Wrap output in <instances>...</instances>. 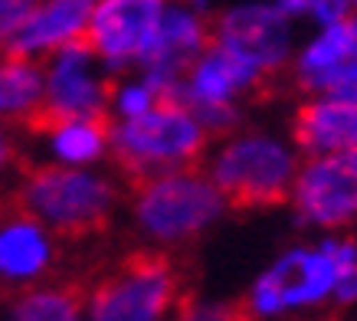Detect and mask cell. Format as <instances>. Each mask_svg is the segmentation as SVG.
<instances>
[{
	"mask_svg": "<svg viewBox=\"0 0 357 321\" xmlns=\"http://www.w3.org/2000/svg\"><path fill=\"white\" fill-rule=\"evenodd\" d=\"M357 266L354 233H321L295 239L249 278L239 299L246 321H302L335 308L351 269Z\"/></svg>",
	"mask_w": 357,
	"mask_h": 321,
	"instance_id": "cell-1",
	"label": "cell"
},
{
	"mask_svg": "<svg viewBox=\"0 0 357 321\" xmlns=\"http://www.w3.org/2000/svg\"><path fill=\"white\" fill-rule=\"evenodd\" d=\"M229 210V197L210 181L204 167H184L128 184V216L144 249L174 253L190 246L217 230Z\"/></svg>",
	"mask_w": 357,
	"mask_h": 321,
	"instance_id": "cell-2",
	"label": "cell"
},
{
	"mask_svg": "<svg viewBox=\"0 0 357 321\" xmlns=\"http://www.w3.org/2000/svg\"><path fill=\"white\" fill-rule=\"evenodd\" d=\"M298 164L302 151L295 148L289 131L243 121L236 131L210 141L200 167L227 193L233 207L269 210L285 207Z\"/></svg>",
	"mask_w": 357,
	"mask_h": 321,
	"instance_id": "cell-3",
	"label": "cell"
},
{
	"mask_svg": "<svg viewBox=\"0 0 357 321\" xmlns=\"http://www.w3.org/2000/svg\"><path fill=\"white\" fill-rule=\"evenodd\" d=\"M20 204L59 239H86L112 223L121 200V181L96 167L30 164L20 160Z\"/></svg>",
	"mask_w": 357,
	"mask_h": 321,
	"instance_id": "cell-4",
	"label": "cell"
},
{
	"mask_svg": "<svg viewBox=\"0 0 357 321\" xmlns=\"http://www.w3.org/2000/svg\"><path fill=\"white\" fill-rule=\"evenodd\" d=\"M210 131L181 98H161L151 112L125 121H112L109 160L125 184H138L158 174L200 167L210 151Z\"/></svg>",
	"mask_w": 357,
	"mask_h": 321,
	"instance_id": "cell-5",
	"label": "cell"
},
{
	"mask_svg": "<svg viewBox=\"0 0 357 321\" xmlns=\"http://www.w3.org/2000/svg\"><path fill=\"white\" fill-rule=\"evenodd\" d=\"M184 276L171 253L138 249L86 289V321H174Z\"/></svg>",
	"mask_w": 357,
	"mask_h": 321,
	"instance_id": "cell-6",
	"label": "cell"
},
{
	"mask_svg": "<svg viewBox=\"0 0 357 321\" xmlns=\"http://www.w3.org/2000/svg\"><path fill=\"white\" fill-rule=\"evenodd\" d=\"M269 82L259 66L229 46L210 43L181 75L177 98L197 112L210 138L229 135L246 121V98Z\"/></svg>",
	"mask_w": 357,
	"mask_h": 321,
	"instance_id": "cell-7",
	"label": "cell"
},
{
	"mask_svg": "<svg viewBox=\"0 0 357 321\" xmlns=\"http://www.w3.org/2000/svg\"><path fill=\"white\" fill-rule=\"evenodd\" d=\"M43 69H46L43 102L33 108L26 118H20L13 128L50 138L63 121L109 115L112 73L98 63L96 53L82 40H73V43L59 46L53 56H46Z\"/></svg>",
	"mask_w": 357,
	"mask_h": 321,
	"instance_id": "cell-8",
	"label": "cell"
},
{
	"mask_svg": "<svg viewBox=\"0 0 357 321\" xmlns=\"http://www.w3.org/2000/svg\"><path fill=\"white\" fill-rule=\"evenodd\" d=\"M285 210L312 236L354 233L357 226V151L302 158Z\"/></svg>",
	"mask_w": 357,
	"mask_h": 321,
	"instance_id": "cell-9",
	"label": "cell"
},
{
	"mask_svg": "<svg viewBox=\"0 0 357 321\" xmlns=\"http://www.w3.org/2000/svg\"><path fill=\"white\" fill-rule=\"evenodd\" d=\"M213 43L229 46L259 66L262 73H289L298 46V23L275 0H233L210 13Z\"/></svg>",
	"mask_w": 357,
	"mask_h": 321,
	"instance_id": "cell-10",
	"label": "cell"
},
{
	"mask_svg": "<svg viewBox=\"0 0 357 321\" xmlns=\"http://www.w3.org/2000/svg\"><path fill=\"white\" fill-rule=\"evenodd\" d=\"M171 0H96L82 43L112 75L138 69Z\"/></svg>",
	"mask_w": 357,
	"mask_h": 321,
	"instance_id": "cell-11",
	"label": "cell"
},
{
	"mask_svg": "<svg viewBox=\"0 0 357 321\" xmlns=\"http://www.w3.org/2000/svg\"><path fill=\"white\" fill-rule=\"evenodd\" d=\"M210 43H213L210 13L190 10L184 3L171 0L161 23H158V30H154V40L148 46V53L141 56L138 73L144 75V82L161 98H177L184 69Z\"/></svg>",
	"mask_w": 357,
	"mask_h": 321,
	"instance_id": "cell-12",
	"label": "cell"
},
{
	"mask_svg": "<svg viewBox=\"0 0 357 321\" xmlns=\"http://www.w3.org/2000/svg\"><path fill=\"white\" fill-rule=\"evenodd\" d=\"M59 259L53 236L20 204L17 191L0 193V289L43 278Z\"/></svg>",
	"mask_w": 357,
	"mask_h": 321,
	"instance_id": "cell-13",
	"label": "cell"
},
{
	"mask_svg": "<svg viewBox=\"0 0 357 321\" xmlns=\"http://www.w3.org/2000/svg\"><path fill=\"white\" fill-rule=\"evenodd\" d=\"M289 135L302 158L357 151V102L331 92L302 96L292 108Z\"/></svg>",
	"mask_w": 357,
	"mask_h": 321,
	"instance_id": "cell-14",
	"label": "cell"
},
{
	"mask_svg": "<svg viewBox=\"0 0 357 321\" xmlns=\"http://www.w3.org/2000/svg\"><path fill=\"white\" fill-rule=\"evenodd\" d=\"M357 53V13H347L337 23L328 27H314L305 36H298L295 56L289 63L292 86L302 96L321 92L328 75L335 73L341 63H347Z\"/></svg>",
	"mask_w": 357,
	"mask_h": 321,
	"instance_id": "cell-15",
	"label": "cell"
},
{
	"mask_svg": "<svg viewBox=\"0 0 357 321\" xmlns=\"http://www.w3.org/2000/svg\"><path fill=\"white\" fill-rule=\"evenodd\" d=\"M96 0H43L10 43L3 46V56H23V59H46L59 46L82 40L92 20Z\"/></svg>",
	"mask_w": 357,
	"mask_h": 321,
	"instance_id": "cell-16",
	"label": "cell"
},
{
	"mask_svg": "<svg viewBox=\"0 0 357 321\" xmlns=\"http://www.w3.org/2000/svg\"><path fill=\"white\" fill-rule=\"evenodd\" d=\"M109 135H112V118H73L63 121L59 128L50 135L53 154L66 167H96L102 160H109Z\"/></svg>",
	"mask_w": 357,
	"mask_h": 321,
	"instance_id": "cell-17",
	"label": "cell"
},
{
	"mask_svg": "<svg viewBox=\"0 0 357 321\" xmlns=\"http://www.w3.org/2000/svg\"><path fill=\"white\" fill-rule=\"evenodd\" d=\"M46 69L43 59L0 56V118L17 125L43 102Z\"/></svg>",
	"mask_w": 357,
	"mask_h": 321,
	"instance_id": "cell-18",
	"label": "cell"
},
{
	"mask_svg": "<svg viewBox=\"0 0 357 321\" xmlns=\"http://www.w3.org/2000/svg\"><path fill=\"white\" fill-rule=\"evenodd\" d=\"M10 321H86V292L79 285H43L23 292Z\"/></svg>",
	"mask_w": 357,
	"mask_h": 321,
	"instance_id": "cell-19",
	"label": "cell"
},
{
	"mask_svg": "<svg viewBox=\"0 0 357 321\" xmlns=\"http://www.w3.org/2000/svg\"><path fill=\"white\" fill-rule=\"evenodd\" d=\"M158 102H161V96L144 82V75H141L138 69L112 75V92H109V118L112 121L138 118V115H144V112H151Z\"/></svg>",
	"mask_w": 357,
	"mask_h": 321,
	"instance_id": "cell-20",
	"label": "cell"
},
{
	"mask_svg": "<svg viewBox=\"0 0 357 321\" xmlns=\"http://www.w3.org/2000/svg\"><path fill=\"white\" fill-rule=\"evenodd\" d=\"M174 321H246L239 301L217 299V295H184Z\"/></svg>",
	"mask_w": 357,
	"mask_h": 321,
	"instance_id": "cell-21",
	"label": "cell"
},
{
	"mask_svg": "<svg viewBox=\"0 0 357 321\" xmlns=\"http://www.w3.org/2000/svg\"><path fill=\"white\" fill-rule=\"evenodd\" d=\"M282 10L289 13L298 27L308 23V30L314 27H328V23H337L341 17H347V3L344 0H275Z\"/></svg>",
	"mask_w": 357,
	"mask_h": 321,
	"instance_id": "cell-22",
	"label": "cell"
},
{
	"mask_svg": "<svg viewBox=\"0 0 357 321\" xmlns=\"http://www.w3.org/2000/svg\"><path fill=\"white\" fill-rule=\"evenodd\" d=\"M43 0H0V50L26 27Z\"/></svg>",
	"mask_w": 357,
	"mask_h": 321,
	"instance_id": "cell-23",
	"label": "cell"
},
{
	"mask_svg": "<svg viewBox=\"0 0 357 321\" xmlns=\"http://www.w3.org/2000/svg\"><path fill=\"white\" fill-rule=\"evenodd\" d=\"M335 308L357 311V266L351 269V276L344 278V285H341V295H337V305H335Z\"/></svg>",
	"mask_w": 357,
	"mask_h": 321,
	"instance_id": "cell-24",
	"label": "cell"
},
{
	"mask_svg": "<svg viewBox=\"0 0 357 321\" xmlns=\"http://www.w3.org/2000/svg\"><path fill=\"white\" fill-rule=\"evenodd\" d=\"M20 160H23V158L10 148V141L0 135V174L7 171V167H20Z\"/></svg>",
	"mask_w": 357,
	"mask_h": 321,
	"instance_id": "cell-25",
	"label": "cell"
},
{
	"mask_svg": "<svg viewBox=\"0 0 357 321\" xmlns=\"http://www.w3.org/2000/svg\"><path fill=\"white\" fill-rule=\"evenodd\" d=\"M177 3H184V7L200 10V13H213V0H177Z\"/></svg>",
	"mask_w": 357,
	"mask_h": 321,
	"instance_id": "cell-26",
	"label": "cell"
},
{
	"mask_svg": "<svg viewBox=\"0 0 357 321\" xmlns=\"http://www.w3.org/2000/svg\"><path fill=\"white\" fill-rule=\"evenodd\" d=\"M344 3H347V10L351 13H357V0H344Z\"/></svg>",
	"mask_w": 357,
	"mask_h": 321,
	"instance_id": "cell-27",
	"label": "cell"
},
{
	"mask_svg": "<svg viewBox=\"0 0 357 321\" xmlns=\"http://www.w3.org/2000/svg\"><path fill=\"white\" fill-rule=\"evenodd\" d=\"M302 321H325V318H302Z\"/></svg>",
	"mask_w": 357,
	"mask_h": 321,
	"instance_id": "cell-28",
	"label": "cell"
}]
</instances>
